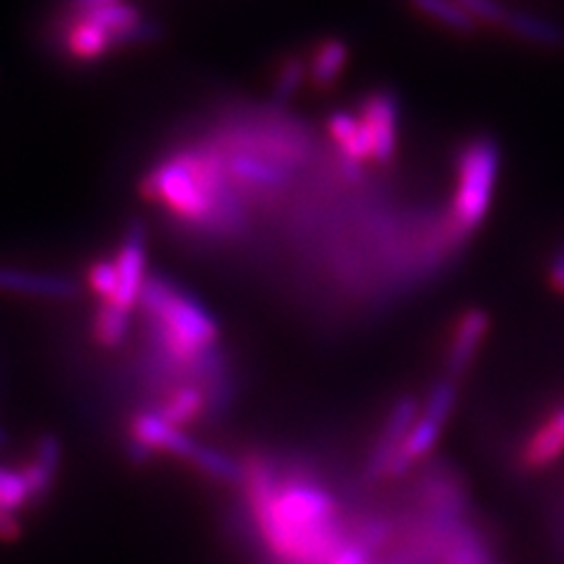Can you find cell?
Returning <instances> with one entry per match:
<instances>
[{"mask_svg":"<svg viewBox=\"0 0 564 564\" xmlns=\"http://www.w3.org/2000/svg\"><path fill=\"white\" fill-rule=\"evenodd\" d=\"M564 278V245L557 250V254L553 257L551 261V271H549V280L551 285H555V282H560Z\"/></svg>","mask_w":564,"mask_h":564,"instance_id":"f1b7e54d","label":"cell"},{"mask_svg":"<svg viewBox=\"0 0 564 564\" xmlns=\"http://www.w3.org/2000/svg\"><path fill=\"white\" fill-rule=\"evenodd\" d=\"M163 35V26L151 20H141L134 26L120 31L116 35H111L113 50H126V47H134V45H149L153 41H158Z\"/></svg>","mask_w":564,"mask_h":564,"instance_id":"d4e9b609","label":"cell"},{"mask_svg":"<svg viewBox=\"0 0 564 564\" xmlns=\"http://www.w3.org/2000/svg\"><path fill=\"white\" fill-rule=\"evenodd\" d=\"M308 74V64L302 57H285L278 68L273 80V99L278 104H288L302 87Z\"/></svg>","mask_w":564,"mask_h":564,"instance_id":"7402d4cb","label":"cell"},{"mask_svg":"<svg viewBox=\"0 0 564 564\" xmlns=\"http://www.w3.org/2000/svg\"><path fill=\"white\" fill-rule=\"evenodd\" d=\"M66 3L70 6V10H74V12H90V10H97V8H104V6L120 3V0H66Z\"/></svg>","mask_w":564,"mask_h":564,"instance_id":"83f0119b","label":"cell"},{"mask_svg":"<svg viewBox=\"0 0 564 564\" xmlns=\"http://www.w3.org/2000/svg\"><path fill=\"white\" fill-rule=\"evenodd\" d=\"M132 437L137 443L147 445L151 452H165L176 458L191 462L198 449V443L182 429H174L158 412H141L132 421Z\"/></svg>","mask_w":564,"mask_h":564,"instance_id":"9c48e42d","label":"cell"},{"mask_svg":"<svg viewBox=\"0 0 564 564\" xmlns=\"http://www.w3.org/2000/svg\"><path fill=\"white\" fill-rule=\"evenodd\" d=\"M489 325V313L482 308H468L456 317L445 356V379L456 381L468 372L475 356H478V348L482 346V339L487 337Z\"/></svg>","mask_w":564,"mask_h":564,"instance_id":"52a82bcc","label":"cell"},{"mask_svg":"<svg viewBox=\"0 0 564 564\" xmlns=\"http://www.w3.org/2000/svg\"><path fill=\"white\" fill-rule=\"evenodd\" d=\"M454 404H456V383L452 379H440L431 388L429 400L421 408L414 429L410 431L402 449L393 458L391 468H388L386 480L404 478V475L414 468V464H419L421 458H426L435 449L437 440L443 435L447 421L454 412Z\"/></svg>","mask_w":564,"mask_h":564,"instance_id":"3957f363","label":"cell"},{"mask_svg":"<svg viewBox=\"0 0 564 564\" xmlns=\"http://www.w3.org/2000/svg\"><path fill=\"white\" fill-rule=\"evenodd\" d=\"M499 163L501 151L491 137L473 139L458 155L452 200V234L456 238L470 236L487 219Z\"/></svg>","mask_w":564,"mask_h":564,"instance_id":"7a4b0ae2","label":"cell"},{"mask_svg":"<svg viewBox=\"0 0 564 564\" xmlns=\"http://www.w3.org/2000/svg\"><path fill=\"white\" fill-rule=\"evenodd\" d=\"M132 311L109 302H99L93 317V337L104 348H118L130 337Z\"/></svg>","mask_w":564,"mask_h":564,"instance_id":"ac0fdd59","label":"cell"},{"mask_svg":"<svg viewBox=\"0 0 564 564\" xmlns=\"http://www.w3.org/2000/svg\"><path fill=\"white\" fill-rule=\"evenodd\" d=\"M410 3L421 14L431 17L437 24H443L456 33H473L478 29V22L456 0H410Z\"/></svg>","mask_w":564,"mask_h":564,"instance_id":"ffe728a7","label":"cell"},{"mask_svg":"<svg viewBox=\"0 0 564 564\" xmlns=\"http://www.w3.org/2000/svg\"><path fill=\"white\" fill-rule=\"evenodd\" d=\"M78 14H83L85 20H90L93 24L101 26L104 31H109L111 35L126 31V29L134 26L137 22L144 20L141 12L134 6L126 3V0H120V3H113V6H104V8L90 10V12H78Z\"/></svg>","mask_w":564,"mask_h":564,"instance_id":"44dd1931","label":"cell"},{"mask_svg":"<svg viewBox=\"0 0 564 564\" xmlns=\"http://www.w3.org/2000/svg\"><path fill=\"white\" fill-rule=\"evenodd\" d=\"M360 120L372 147V158L388 165L398 151V99L391 93H375L362 101Z\"/></svg>","mask_w":564,"mask_h":564,"instance_id":"8992f818","label":"cell"},{"mask_svg":"<svg viewBox=\"0 0 564 564\" xmlns=\"http://www.w3.org/2000/svg\"><path fill=\"white\" fill-rule=\"evenodd\" d=\"M226 172L231 182L252 188H280L288 182L285 167L250 153H234L231 158H226Z\"/></svg>","mask_w":564,"mask_h":564,"instance_id":"7c38bea8","label":"cell"},{"mask_svg":"<svg viewBox=\"0 0 564 564\" xmlns=\"http://www.w3.org/2000/svg\"><path fill=\"white\" fill-rule=\"evenodd\" d=\"M205 410H207L205 388L196 383H184L180 388H174L170 398L163 402V408L158 410V414H161L167 423H172L174 429L184 431V426L200 419Z\"/></svg>","mask_w":564,"mask_h":564,"instance_id":"2e32d148","label":"cell"},{"mask_svg":"<svg viewBox=\"0 0 564 564\" xmlns=\"http://www.w3.org/2000/svg\"><path fill=\"white\" fill-rule=\"evenodd\" d=\"M6 443H8V437H6L3 431H0V445H6Z\"/></svg>","mask_w":564,"mask_h":564,"instance_id":"4dcf8cb0","label":"cell"},{"mask_svg":"<svg viewBox=\"0 0 564 564\" xmlns=\"http://www.w3.org/2000/svg\"><path fill=\"white\" fill-rule=\"evenodd\" d=\"M31 499V491L26 487L24 475L0 468V508L14 513L17 508H22Z\"/></svg>","mask_w":564,"mask_h":564,"instance_id":"cb8c5ba5","label":"cell"},{"mask_svg":"<svg viewBox=\"0 0 564 564\" xmlns=\"http://www.w3.org/2000/svg\"><path fill=\"white\" fill-rule=\"evenodd\" d=\"M245 497L259 534L280 564H329L350 539L334 494L308 475H280L263 456H247Z\"/></svg>","mask_w":564,"mask_h":564,"instance_id":"6da1fadb","label":"cell"},{"mask_svg":"<svg viewBox=\"0 0 564 564\" xmlns=\"http://www.w3.org/2000/svg\"><path fill=\"white\" fill-rule=\"evenodd\" d=\"M456 3L462 6L475 22L499 26V29H503L510 12L501 0H456Z\"/></svg>","mask_w":564,"mask_h":564,"instance_id":"484cf974","label":"cell"},{"mask_svg":"<svg viewBox=\"0 0 564 564\" xmlns=\"http://www.w3.org/2000/svg\"><path fill=\"white\" fill-rule=\"evenodd\" d=\"M553 288H555L557 292H562V294H564V278H562L560 282H555V285H553Z\"/></svg>","mask_w":564,"mask_h":564,"instance_id":"f546056e","label":"cell"},{"mask_svg":"<svg viewBox=\"0 0 564 564\" xmlns=\"http://www.w3.org/2000/svg\"><path fill=\"white\" fill-rule=\"evenodd\" d=\"M503 29L518 35V39H524L539 47H551V50L564 47V29L557 26L555 22L541 20V17H536V14L510 10Z\"/></svg>","mask_w":564,"mask_h":564,"instance_id":"e0dca14e","label":"cell"},{"mask_svg":"<svg viewBox=\"0 0 564 564\" xmlns=\"http://www.w3.org/2000/svg\"><path fill=\"white\" fill-rule=\"evenodd\" d=\"M191 464L196 466L200 473H205L212 480L242 487V478H245L242 464L238 462V458L224 454L221 449L198 445L196 454H193V458H191Z\"/></svg>","mask_w":564,"mask_h":564,"instance_id":"d6986e66","label":"cell"},{"mask_svg":"<svg viewBox=\"0 0 564 564\" xmlns=\"http://www.w3.org/2000/svg\"><path fill=\"white\" fill-rule=\"evenodd\" d=\"M350 52L344 41L339 39H325L313 50L311 62H308V80L313 90H332L334 85L339 83L344 68L348 64Z\"/></svg>","mask_w":564,"mask_h":564,"instance_id":"4fadbf2b","label":"cell"},{"mask_svg":"<svg viewBox=\"0 0 564 564\" xmlns=\"http://www.w3.org/2000/svg\"><path fill=\"white\" fill-rule=\"evenodd\" d=\"M116 269L118 294L113 304L132 311L147 282V226L141 221H132L126 236H122L120 250L116 254Z\"/></svg>","mask_w":564,"mask_h":564,"instance_id":"5b68a950","label":"cell"},{"mask_svg":"<svg viewBox=\"0 0 564 564\" xmlns=\"http://www.w3.org/2000/svg\"><path fill=\"white\" fill-rule=\"evenodd\" d=\"M419 414H421V408H419L416 398H412V395H404L393 404V410L388 412V416L383 421L381 433L377 437L372 452H369V456H367V464H365V480L367 482L386 480V473H388V468H391L398 452L402 449L410 431L414 429Z\"/></svg>","mask_w":564,"mask_h":564,"instance_id":"277c9868","label":"cell"},{"mask_svg":"<svg viewBox=\"0 0 564 564\" xmlns=\"http://www.w3.org/2000/svg\"><path fill=\"white\" fill-rule=\"evenodd\" d=\"M62 464V445L55 435H43L35 445L33 462L22 473L26 487L31 491V499H43L45 494L52 489L55 482V475Z\"/></svg>","mask_w":564,"mask_h":564,"instance_id":"9a60e30c","label":"cell"},{"mask_svg":"<svg viewBox=\"0 0 564 564\" xmlns=\"http://www.w3.org/2000/svg\"><path fill=\"white\" fill-rule=\"evenodd\" d=\"M564 456V404L545 416L520 449L524 470H545Z\"/></svg>","mask_w":564,"mask_h":564,"instance_id":"ba28073f","label":"cell"},{"mask_svg":"<svg viewBox=\"0 0 564 564\" xmlns=\"http://www.w3.org/2000/svg\"><path fill=\"white\" fill-rule=\"evenodd\" d=\"M64 50L78 64H95L113 50L111 33L85 20L83 14L70 12L64 31Z\"/></svg>","mask_w":564,"mask_h":564,"instance_id":"30bf717a","label":"cell"},{"mask_svg":"<svg viewBox=\"0 0 564 564\" xmlns=\"http://www.w3.org/2000/svg\"><path fill=\"white\" fill-rule=\"evenodd\" d=\"M0 292L43 299H74L78 296V285L74 280L62 275L0 267Z\"/></svg>","mask_w":564,"mask_h":564,"instance_id":"8fae6325","label":"cell"},{"mask_svg":"<svg viewBox=\"0 0 564 564\" xmlns=\"http://www.w3.org/2000/svg\"><path fill=\"white\" fill-rule=\"evenodd\" d=\"M87 285L99 296V302H116L118 294V269L116 259H97L87 269Z\"/></svg>","mask_w":564,"mask_h":564,"instance_id":"603a6c76","label":"cell"},{"mask_svg":"<svg viewBox=\"0 0 564 564\" xmlns=\"http://www.w3.org/2000/svg\"><path fill=\"white\" fill-rule=\"evenodd\" d=\"M327 130L346 161L360 165L372 158V147H369V137L360 116H352L348 111L332 113L327 120Z\"/></svg>","mask_w":564,"mask_h":564,"instance_id":"5bb4252c","label":"cell"},{"mask_svg":"<svg viewBox=\"0 0 564 564\" xmlns=\"http://www.w3.org/2000/svg\"><path fill=\"white\" fill-rule=\"evenodd\" d=\"M20 532H22V527H20V522H17V518L10 513V510L0 508V539L12 541L20 536Z\"/></svg>","mask_w":564,"mask_h":564,"instance_id":"4316f807","label":"cell"}]
</instances>
